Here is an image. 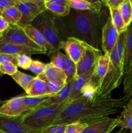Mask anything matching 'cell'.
Listing matches in <instances>:
<instances>
[{
	"label": "cell",
	"mask_w": 132,
	"mask_h": 133,
	"mask_svg": "<svg viewBox=\"0 0 132 133\" xmlns=\"http://www.w3.org/2000/svg\"><path fill=\"white\" fill-rule=\"evenodd\" d=\"M11 77L16 82L17 84L20 86L25 91H26L27 87H28L34 77V76L27 75V74H24V73L18 71V70Z\"/></svg>",
	"instance_id": "f546056e"
},
{
	"label": "cell",
	"mask_w": 132,
	"mask_h": 133,
	"mask_svg": "<svg viewBox=\"0 0 132 133\" xmlns=\"http://www.w3.org/2000/svg\"><path fill=\"white\" fill-rule=\"evenodd\" d=\"M123 109H124L120 115L121 119L118 125V127H120L121 129H129L132 133V115L126 106L124 107Z\"/></svg>",
	"instance_id": "1f68e13d"
},
{
	"label": "cell",
	"mask_w": 132,
	"mask_h": 133,
	"mask_svg": "<svg viewBox=\"0 0 132 133\" xmlns=\"http://www.w3.org/2000/svg\"><path fill=\"white\" fill-rule=\"evenodd\" d=\"M28 96H41L50 94L45 81L36 76L34 77L25 91Z\"/></svg>",
	"instance_id": "d6986e66"
},
{
	"label": "cell",
	"mask_w": 132,
	"mask_h": 133,
	"mask_svg": "<svg viewBox=\"0 0 132 133\" xmlns=\"http://www.w3.org/2000/svg\"><path fill=\"white\" fill-rule=\"evenodd\" d=\"M18 1H30V2H34V3H45V1H44V0H18Z\"/></svg>",
	"instance_id": "bcb514c9"
},
{
	"label": "cell",
	"mask_w": 132,
	"mask_h": 133,
	"mask_svg": "<svg viewBox=\"0 0 132 133\" xmlns=\"http://www.w3.org/2000/svg\"><path fill=\"white\" fill-rule=\"evenodd\" d=\"M0 53L14 55L24 54L29 56L36 54H47V52L44 51L2 41H0Z\"/></svg>",
	"instance_id": "5bb4252c"
},
{
	"label": "cell",
	"mask_w": 132,
	"mask_h": 133,
	"mask_svg": "<svg viewBox=\"0 0 132 133\" xmlns=\"http://www.w3.org/2000/svg\"><path fill=\"white\" fill-rule=\"evenodd\" d=\"M128 102L125 96L119 99L110 97L93 100L80 96L69 103L51 125H68L75 122L93 124L116 114Z\"/></svg>",
	"instance_id": "6da1fadb"
},
{
	"label": "cell",
	"mask_w": 132,
	"mask_h": 133,
	"mask_svg": "<svg viewBox=\"0 0 132 133\" xmlns=\"http://www.w3.org/2000/svg\"><path fill=\"white\" fill-rule=\"evenodd\" d=\"M131 1V4H132V0H130Z\"/></svg>",
	"instance_id": "f5cc1de1"
},
{
	"label": "cell",
	"mask_w": 132,
	"mask_h": 133,
	"mask_svg": "<svg viewBox=\"0 0 132 133\" xmlns=\"http://www.w3.org/2000/svg\"><path fill=\"white\" fill-rule=\"evenodd\" d=\"M126 106L127 108L129 109V112H130V113L131 114V115H132V100L128 101V103L126 104Z\"/></svg>",
	"instance_id": "f6af8a7d"
},
{
	"label": "cell",
	"mask_w": 132,
	"mask_h": 133,
	"mask_svg": "<svg viewBox=\"0 0 132 133\" xmlns=\"http://www.w3.org/2000/svg\"><path fill=\"white\" fill-rule=\"evenodd\" d=\"M124 96L128 101L132 100V65L130 68L123 76Z\"/></svg>",
	"instance_id": "4dcf8cb0"
},
{
	"label": "cell",
	"mask_w": 132,
	"mask_h": 133,
	"mask_svg": "<svg viewBox=\"0 0 132 133\" xmlns=\"http://www.w3.org/2000/svg\"><path fill=\"white\" fill-rule=\"evenodd\" d=\"M38 77L40 79H47L59 82L63 84H67V77L63 70L58 69L51 62L46 64L45 70L43 74Z\"/></svg>",
	"instance_id": "e0dca14e"
},
{
	"label": "cell",
	"mask_w": 132,
	"mask_h": 133,
	"mask_svg": "<svg viewBox=\"0 0 132 133\" xmlns=\"http://www.w3.org/2000/svg\"><path fill=\"white\" fill-rule=\"evenodd\" d=\"M17 0H0V13L5 9L15 6Z\"/></svg>",
	"instance_id": "60d3db41"
},
{
	"label": "cell",
	"mask_w": 132,
	"mask_h": 133,
	"mask_svg": "<svg viewBox=\"0 0 132 133\" xmlns=\"http://www.w3.org/2000/svg\"><path fill=\"white\" fill-rule=\"evenodd\" d=\"M86 1H89V3L94 4V5H98V4H102V3H100L99 1H98V0H86Z\"/></svg>",
	"instance_id": "7dc6e473"
},
{
	"label": "cell",
	"mask_w": 132,
	"mask_h": 133,
	"mask_svg": "<svg viewBox=\"0 0 132 133\" xmlns=\"http://www.w3.org/2000/svg\"><path fill=\"white\" fill-rule=\"evenodd\" d=\"M86 45V43L80 39L68 37L65 40L63 49L65 50L66 55L76 64L84 55Z\"/></svg>",
	"instance_id": "8fae6325"
},
{
	"label": "cell",
	"mask_w": 132,
	"mask_h": 133,
	"mask_svg": "<svg viewBox=\"0 0 132 133\" xmlns=\"http://www.w3.org/2000/svg\"><path fill=\"white\" fill-rule=\"evenodd\" d=\"M10 25L6 22V21L0 15V33L4 32L9 28Z\"/></svg>",
	"instance_id": "7bdbcfd3"
},
{
	"label": "cell",
	"mask_w": 132,
	"mask_h": 133,
	"mask_svg": "<svg viewBox=\"0 0 132 133\" xmlns=\"http://www.w3.org/2000/svg\"><path fill=\"white\" fill-rule=\"evenodd\" d=\"M72 81L69 82V83L65 84L64 87H63L59 92L56 93L55 94H54L53 96H51L50 98L48 99L47 101H45V102L43 103L40 107L54 105V104H58L60 103H63L65 101H69L68 99L69 97L70 93H71Z\"/></svg>",
	"instance_id": "ffe728a7"
},
{
	"label": "cell",
	"mask_w": 132,
	"mask_h": 133,
	"mask_svg": "<svg viewBox=\"0 0 132 133\" xmlns=\"http://www.w3.org/2000/svg\"><path fill=\"white\" fill-rule=\"evenodd\" d=\"M3 75V74H2V73H1V71H0V77H1V76H2V75Z\"/></svg>",
	"instance_id": "f907efd6"
},
{
	"label": "cell",
	"mask_w": 132,
	"mask_h": 133,
	"mask_svg": "<svg viewBox=\"0 0 132 133\" xmlns=\"http://www.w3.org/2000/svg\"><path fill=\"white\" fill-rule=\"evenodd\" d=\"M126 26L128 27L132 22V4L130 0H124L118 7Z\"/></svg>",
	"instance_id": "f1b7e54d"
},
{
	"label": "cell",
	"mask_w": 132,
	"mask_h": 133,
	"mask_svg": "<svg viewBox=\"0 0 132 133\" xmlns=\"http://www.w3.org/2000/svg\"><path fill=\"white\" fill-rule=\"evenodd\" d=\"M58 29L61 28L60 35L80 39L88 45L98 49L100 36V12L93 10H78L71 9L65 17L55 16Z\"/></svg>",
	"instance_id": "7a4b0ae2"
},
{
	"label": "cell",
	"mask_w": 132,
	"mask_h": 133,
	"mask_svg": "<svg viewBox=\"0 0 132 133\" xmlns=\"http://www.w3.org/2000/svg\"><path fill=\"white\" fill-rule=\"evenodd\" d=\"M17 57L18 55L0 53V64L4 62H12L17 65Z\"/></svg>",
	"instance_id": "ab89813d"
},
{
	"label": "cell",
	"mask_w": 132,
	"mask_h": 133,
	"mask_svg": "<svg viewBox=\"0 0 132 133\" xmlns=\"http://www.w3.org/2000/svg\"><path fill=\"white\" fill-rule=\"evenodd\" d=\"M124 1V0H104V4L108 6L118 8L119 5Z\"/></svg>",
	"instance_id": "b9f144b4"
},
{
	"label": "cell",
	"mask_w": 132,
	"mask_h": 133,
	"mask_svg": "<svg viewBox=\"0 0 132 133\" xmlns=\"http://www.w3.org/2000/svg\"><path fill=\"white\" fill-rule=\"evenodd\" d=\"M0 41L25 45L47 52L45 49L35 44L26 34L23 27L19 25H10L6 31L0 33Z\"/></svg>",
	"instance_id": "8992f818"
},
{
	"label": "cell",
	"mask_w": 132,
	"mask_h": 133,
	"mask_svg": "<svg viewBox=\"0 0 132 133\" xmlns=\"http://www.w3.org/2000/svg\"><path fill=\"white\" fill-rule=\"evenodd\" d=\"M63 57L64 54L60 51H56L52 53L51 55V62L54 66L58 68L60 70H63Z\"/></svg>",
	"instance_id": "d590c367"
},
{
	"label": "cell",
	"mask_w": 132,
	"mask_h": 133,
	"mask_svg": "<svg viewBox=\"0 0 132 133\" xmlns=\"http://www.w3.org/2000/svg\"><path fill=\"white\" fill-rule=\"evenodd\" d=\"M0 129L6 133H41L42 129L28 127L23 122V115L9 116L0 114Z\"/></svg>",
	"instance_id": "ba28073f"
},
{
	"label": "cell",
	"mask_w": 132,
	"mask_h": 133,
	"mask_svg": "<svg viewBox=\"0 0 132 133\" xmlns=\"http://www.w3.org/2000/svg\"><path fill=\"white\" fill-rule=\"evenodd\" d=\"M116 133H124V132H120H120H116Z\"/></svg>",
	"instance_id": "816d5d0a"
},
{
	"label": "cell",
	"mask_w": 132,
	"mask_h": 133,
	"mask_svg": "<svg viewBox=\"0 0 132 133\" xmlns=\"http://www.w3.org/2000/svg\"><path fill=\"white\" fill-rule=\"evenodd\" d=\"M18 71L17 65L12 62H4L0 64V71L3 74H6L12 76Z\"/></svg>",
	"instance_id": "e575fe53"
},
{
	"label": "cell",
	"mask_w": 132,
	"mask_h": 133,
	"mask_svg": "<svg viewBox=\"0 0 132 133\" xmlns=\"http://www.w3.org/2000/svg\"><path fill=\"white\" fill-rule=\"evenodd\" d=\"M44 4L46 10L58 17L67 16L69 14L71 10V8L69 5H61L51 2H45Z\"/></svg>",
	"instance_id": "4316f807"
},
{
	"label": "cell",
	"mask_w": 132,
	"mask_h": 133,
	"mask_svg": "<svg viewBox=\"0 0 132 133\" xmlns=\"http://www.w3.org/2000/svg\"><path fill=\"white\" fill-rule=\"evenodd\" d=\"M119 34L109 18L104 25L101 32V46L105 54H111L113 49L117 42Z\"/></svg>",
	"instance_id": "30bf717a"
},
{
	"label": "cell",
	"mask_w": 132,
	"mask_h": 133,
	"mask_svg": "<svg viewBox=\"0 0 132 133\" xmlns=\"http://www.w3.org/2000/svg\"><path fill=\"white\" fill-rule=\"evenodd\" d=\"M67 125H50L41 130V133H64Z\"/></svg>",
	"instance_id": "f35d334b"
},
{
	"label": "cell",
	"mask_w": 132,
	"mask_h": 133,
	"mask_svg": "<svg viewBox=\"0 0 132 133\" xmlns=\"http://www.w3.org/2000/svg\"><path fill=\"white\" fill-rule=\"evenodd\" d=\"M109 55L104 53L103 55H101L99 57L97 61V63L94 68L93 75L98 80V85L100 84L107 74L109 65Z\"/></svg>",
	"instance_id": "44dd1931"
},
{
	"label": "cell",
	"mask_w": 132,
	"mask_h": 133,
	"mask_svg": "<svg viewBox=\"0 0 132 133\" xmlns=\"http://www.w3.org/2000/svg\"><path fill=\"white\" fill-rule=\"evenodd\" d=\"M32 61V60L31 56L24 54L18 55L17 66L23 69V70H28Z\"/></svg>",
	"instance_id": "836d02e7"
},
{
	"label": "cell",
	"mask_w": 132,
	"mask_h": 133,
	"mask_svg": "<svg viewBox=\"0 0 132 133\" xmlns=\"http://www.w3.org/2000/svg\"><path fill=\"white\" fill-rule=\"evenodd\" d=\"M15 6L21 14V18L18 23L21 27L31 24L40 14L47 10L44 3H34L17 0Z\"/></svg>",
	"instance_id": "52a82bcc"
},
{
	"label": "cell",
	"mask_w": 132,
	"mask_h": 133,
	"mask_svg": "<svg viewBox=\"0 0 132 133\" xmlns=\"http://www.w3.org/2000/svg\"><path fill=\"white\" fill-rule=\"evenodd\" d=\"M89 125L85 123L75 122L66 125L64 133H81Z\"/></svg>",
	"instance_id": "d6a6232c"
},
{
	"label": "cell",
	"mask_w": 132,
	"mask_h": 133,
	"mask_svg": "<svg viewBox=\"0 0 132 133\" xmlns=\"http://www.w3.org/2000/svg\"><path fill=\"white\" fill-rule=\"evenodd\" d=\"M0 133H6V132H4L3 131H2V130H1V129H0Z\"/></svg>",
	"instance_id": "681fc988"
},
{
	"label": "cell",
	"mask_w": 132,
	"mask_h": 133,
	"mask_svg": "<svg viewBox=\"0 0 132 133\" xmlns=\"http://www.w3.org/2000/svg\"><path fill=\"white\" fill-rule=\"evenodd\" d=\"M55 94H50L44 95L41 96H23V102L25 107L27 109V111L39 107L41 104L45 101L50 98L51 96Z\"/></svg>",
	"instance_id": "7402d4cb"
},
{
	"label": "cell",
	"mask_w": 132,
	"mask_h": 133,
	"mask_svg": "<svg viewBox=\"0 0 132 133\" xmlns=\"http://www.w3.org/2000/svg\"><path fill=\"white\" fill-rule=\"evenodd\" d=\"M45 2H51L54 3L61 4V5H69L68 0H44Z\"/></svg>",
	"instance_id": "ee69618b"
},
{
	"label": "cell",
	"mask_w": 132,
	"mask_h": 133,
	"mask_svg": "<svg viewBox=\"0 0 132 133\" xmlns=\"http://www.w3.org/2000/svg\"><path fill=\"white\" fill-rule=\"evenodd\" d=\"M27 111L23 102V96L12 97L0 107V114L9 116H20Z\"/></svg>",
	"instance_id": "7c38bea8"
},
{
	"label": "cell",
	"mask_w": 132,
	"mask_h": 133,
	"mask_svg": "<svg viewBox=\"0 0 132 133\" xmlns=\"http://www.w3.org/2000/svg\"><path fill=\"white\" fill-rule=\"evenodd\" d=\"M63 70L67 77V83L72 81L76 77V64L67 55L63 57Z\"/></svg>",
	"instance_id": "83f0119b"
},
{
	"label": "cell",
	"mask_w": 132,
	"mask_h": 133,
	"mask_svg": "<svg viewBox=\"0 0 132 133\" xmlns=\"http://www.w3.org/2000/svg\"><path fill=\"white\" fill-rule=\"evenodd\" d=\"M69 103V101H65L60 103L36 108L23 114V122L32 128H46L53 124Z\"/></svg>",
	"instance_id": "277c9868"
},
{
	"label": "cell",
	"mask_w": 132,
	"mask_h": 133,
	"mask_svg": "<svg viewBox=\"0 0 132 133\" xmlns=\"http://www.w3.org/2000/svg\"><path fill=\"white\" fill-rule=\"evenodd\" d=\"M132 65V22L127 27L124 48V75Z\"/></svg>",
	"instance_id": "ac0fdd59"
},
{
	"label": "cell",
	"mask_w": 132,
	"mask_h": 133,
	"mask_svg": "<svg viewBox=\"0 0 132 133\" xmlns=\"http://www.w3.org/2000/svg\"><path fill=\"white\" fill-rule=\"evenodd\" d=\"M108 8L109 10L111 22L119 35L126 31L127 27L124 23L119 9L116 7H113V6H108Z\"/></svg>",
	"instance_id": "cb8c5ba5"
},
{
	"label": "cell",
	"mask_w": 132,
	"mask_h": 133,
	"mask_svg": "<svg viewBox=\"0 0 132 133\" xmlns=\"http://www.w3.org/2000/svg\"><path fill=\"white\" fill-rule=\"evenodd\" d=\"M126 31L120 34L117 42L110 54L109 65L106 76L98 85L93 99L111 97L113 90L117 88L124 76V48Z\"/></svg>",
	"instance_id": "3957f363"
},
{
	"label": "cell",
	"mask_w": 132,
	"mask_h": 133,
	"mask_svg": "<svg viewBox=\"0 0 132 133\" xmlns=\"http://www.w3.org/2000/svg\"><path fill=\"white\" fill-rule=\"evenodd\" d=\"M94 69H93V70L87 72L86 74L76 76L72 80L71 93H70L69 97L68 99L69 101L71 102L81 96L82 89L84 87V85L87 83L88 81L92 77L93 74H94Z\"/></svg>",
	"instance_id": "2e32d148"
},
{
	"label": "cell",
	"mask_w": 132,
	"mask_h": 133,
	"mask_svg": "<svg viewBox=\"0 0 132 133\" xmlns=\"http://www.w3.org/2000/svg\"><path fill=\"white\" fill-rule=\"evenodd\" d=\"M120 119V116L116 118H108L89 125L81 133H110L118 127Z\"/></svg>",
	"instance_id": "4fadbf2b"
},
{
	"label": "cell",
	"mask_w": 132,
	"mask_h": 133,
	"mask_svg": "<svg viewBox=\"0 0 132 133\" xmlns=\"http://www.w3.org/2000/svg\"><path fill=\"white\" fill-rule=\"evenodd\" d=\"M101 55L99 49H97L87 44L85 52L79 62L76 64V76L86 74L95 68Z\"/></svg>",
	"instance_id": "9c48e42d"
},
{
	"label": "cell",
	"mask_w": 132,
	"mask_h": 133,
	"mask_svg": "<svg viewBox=\"0 0 132 133\" xmlns=\"http://www.w3.org/2000/svg\"><path fill=\"white\" fill-rule=\"evenodd\" d=\"M42 80L45 81L46 83L47 86L48 90H49V94H56L59 92L63 87L65 84L62 83H59V82L49 80L47 79H41Z\"/></svg>",
	"instance_id": "74e56055"
},
{
	"label": "cell",
	"mask_w": 132,
	"mask_h": 133,
	"mask_svg": "<svg viewBox=\"0 0 132 133\" xmlns=\"http://www.w3.org/2000/svg\"><path fill=\"white\" fill-rule=\"evenodd\" d=\"M0 15L9 25H18L21 18V14L16 6L5 9L0 13Z\"/></svg>",
	"instance_id": "d4e9b609"
},
{
	"label": "cell",
	"mask_w": 132,
	"mask_h": 133,
	"mask_svg": "<svg viewBox=\"0 0 132 133\" xmlns=\"http://www.w3.org/2000/svg\"><path fill=\"white\" fill-rule=\"evenodd\" d=\"M98 86V81L93 75L92 77L88 81L81 90V96L88 99L93 100L97 93Z\"/></svg>",
	"instance_id": "484cf974"
},
{
	"label": "cell",
	"mask_w": 132,
	"mask_h": 133,
	"mask_svg": "<svg viewBox=\"0 0 132 133\" xmlns=\"http://www.w3.org/2000/svg\"><path fill=\"white\" fill-rule=\"evenodd\" d=\"M69 6L71 9L78 10H93L100 12L102 4L94 5L86 0H68Z\"/></svg>",
	"instance_id": "603a6c76"
},
{
	"label": "cell",
	"mask_w": 132,
	"mask_h": 133,
	"mask_svg": "<svg viewBox=\"0 0 132 133\" xmlns=\"http://www.w3.org/2000/svg\"><path fill=\"white\" fill-rule=\"evenodd\" d=\"M45 66H46V64L43 63L41 61H37V60H32L28 70H31L34 74H36L37 76H38V75L43 74V72L45 70Z\"/></svg>",
	"instance_id": "8d00e7d4"
},
{
	"label": "cell",
	"mask_w": 132,
	"mask_h": 133,
	"mask_svg": "<svg viewBox=\"0 0 132 133\" xmlns=\"http://www.w3.org/2000/svg\"><path fill=\"white\" fill-rule=\"evenodd\" d=\"M31 24L36 27L45 38L56 51L63 49L65 40L61 36L55 22V15L47 10L40 14Z\"/></svg>",
	"instance_id": "5b68a950"
},
{
	"label": "cell",
	"mask_w": 132,
	"mask_h": 133,
	"mask_svg": "<svg viewBox=\"0 0 132 133\" xmlns=\"http://www.w3.org/2000/svg\"><path fill=\"white\" fill-rule=\"evenodd\" d=\"M23 27L25 32H26L28 37L38 46L47 51V55H50L56 52L55 49L49 44L47 40L45 39L43 35L32 24L28 25Z\"/></svg>",
	"instance_id": "9a60e30c"
},
{
	"label": "cell",
	"mask_w": 132,
	"mask_h": 133,
	"mask_svg": "<svg viewBox=\"0 0 132 133\" xmlns=\"http://www.w3.org/2000/svg\"><path fill=\"white\" fill-rule=\"evenodd\" d=\"M98 1H99V2L100 3L103 4V3H104V0H98Z\"/></svg>",
	"instance_id": "c3c4849f"
}]
</instances>
